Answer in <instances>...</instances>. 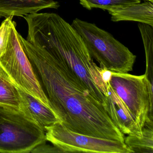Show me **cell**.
I'll return each instance as SVG.
<instances>
[{
    "label": "cell",
    "instance_id": "6da1fadb",
    "mask_svg": "<svg viewBox=\"0 0 153 153\" xmlns=\"http://www.w3.org/2000/svg\"><path fill=\"white\" fill-rule=\"evenodd\" d=\"M22 47L41 77L52 109L62 124L88 136L124 142V134L65 61L34 46L20 35Z\"/></svg>",
    "mask_w": 153,
    "mask_h": 153
},
{
    "label": "cell",
    "instance_id": "7a4b0ae2",
    "mask_svg": "<svg viewBox=\"0 0 153 153\" xmlns=\"http://www.w3.org/2000/svg\"><path fill=\"white\" fill-rule=\"evenodd\" d=\"M26 21L28 25L27 40L63 59L105 110L107 84L104 73L106 69L94 62L74 27L55 13H34L27 16Z\"/></svg>",
    "mask_w": 153,
    "mask_h": 153
},
{
    "label": "cell",
    "instance_id": "3957f363",
    "mask_svg": "<svg viewBox=\"0 0 153 153\" xmlns=\"http://www.w3.org/2000/svg\"><path fill=\"white\" fill-rule=\"evenodd\" d=\"M71 25L80 35L90 56L101 68L114 73L132 71L137 57L111 33L79 19H74Z\"/></svg>",
    "mask_w": 153,
    "mask_h": 153
},
{
    "label": "cell",
    "instance_id": "277c9868",
    "mask_svg": "<svg viewBox=\"0 0 153 153\" xmlns=\"http://www.w3.org/2000/svg\"><path fill=\"white\" fill-rule=\"evenodd\" d=\"M46 141L45 131L23 111L0 106L1 153H30Z\"/></svg>",
    "mask_w": 153,
    "mask_h": 153
},
{
    "label": "cell",
    "instance_id": "5b68a950",
    "mask_svg": "<svg viewBox=\"0 0 153 153\" xmlns=\"http://www.w3.org/2000/svg\"><path fill=\"white\" fill-rule=\"evenodd\" d=\"M16 26V22L12 21L6 51L0 57V65L17 86L52 109L33 65L19 42Z\"/></svg>",
    "mask_w": 153,
    "mask_h": 153
},
{
    "label": "cell",
    "instance_id": "8992f818",
    "mask_svg": "<svg viewBox=\"0 0 153 153\" xmlns=\"http://www.w3.org/2000/svg\"><path fill=\"white\" fill-rule=\"evenodd\" d=\"M109 83L143 128L153 120V84L146 74L135 76L111 72Z\"/></svg>",
    "mask_w": 153,
    "mask_h": 153
},
{
    "label": "cell",
    "instance_id": "52a82bcc",
    "mask_svg": "<svg viewBox=\"0 0 153 153\" xmlns=\"http://www.w3.org/2000/svg\"><path fill=\"white\" fill-rule=\"evenodd\" d=\"M45 131L46 140L63 153H132L124 142L77 133L60 122L46 127Z\"/></svg>",
    "mask_w": 153,
    "mask_h": 153
},
{
    "label": "cell",
    "instance_id": "ba28073f",
    "mask_svg": "<svg viewBox=\"0 0 153 153\" xmlns=\"http://www.w3.org/2000/svg\"><path fill=\"white\" fill-rule=\"evenodd\" d=\"M109 80L107 82V103L105 111L114 124L124 135H141L143 128L113 89Z\"/></svg>",
    "mask_w": 153,
    "mask_h": 153
},
{
    "label": "cell",
    "instance_id": "9c48e42d",
    "mask_svg": "<svg viewBox=\"0 0 153 153\" xmlns=\"http://www.w3.org/2000/svg\"><path fill=\"white\" fill-rule=\"evenodd\" d=\"M17 87L21 97L22 111L45 131L46 127L56 123L60 122L59 119L52 109L21 88L18 86Z\"/></svg>",
    "mask_w": 153,
    "mask_h": 153
},
{
    "label": "cell",
    "instance_id": "30bf717a",
    "mask_svg": "<svg viewBox=\"0 0 153 153\" xmlns=\"http://www.w3.org/2000/svg\"><path fill=\"white\" fill-rule=\"evenodd\" d=\"M54 0H0V17L24 16L45 9H57Z\"/></svg>",
    "mask_w": 153,
    "mask_h": 153
},
{
    "label": "cell",
    "instance_id": "8fae6325",
    "mask_svg": "<svg viewBox=\"0 0 153 153\" xmlns=\"http://www.w3.org/2000/svg\"><path fill=\"white\" fill-rule=\"evenodd\" d=\"M111 20L117 22L134 21L153 27V2L131 4L108 10Z\"/></svg>",
    "mask_w": 153,
    "mask_h": 153
},
{
    "label": "cell",
    "instance_id": "7c38bea8",
    "mask_svg": "<svg viewBox=\"0 0 153 153\" xmlns=\"http://www.w3.org/2000/svg\"><path fill=\"white\" fill-rule=\"evenodd\" d=\"M0 106L22 111V102L17 87L1 65Z\"/></svg>",
    "mask_w": 153,
    "mask_h": 153
},
{
    "label": "cell",
    "instance_id": "4fadbf2b",
    "mask_svg": "<svg viewBox=\"0 0 153 153\" xmlns=\"http://www.w3.org/2000/svg\"><path fill=\"white\" fill-rule=\"evenodd\" d=\"M124 143L132 153H153V121L146 122L141 135H128Z\"/></svg>",
    "mask_w": 153,
    "mask_h": 153
},
{
    "label": "cell",
    "instance_id": "5bb4252c",
    "mask_svg": "<svg viewBox=\"0 0 153 153\" xmlns=\"http://www.w3.org/2000/svg\"><path fill=\"white\" fill-rule=\"evenodd\" d=\"M145 49L146 57V74L148 79L153 84V27L139 23L138 25Z\"/></svg>",
    "mask_w": 153,
    "mask_h": 153
},
{
    "label": "cell",
    "instance_id": "9a60e30c",
    "mask_svg": "<svg viewBox=\"0 0 153 153\" xmlns=\"http://www.w3.org/2000/svg\"><path fill=\"white\" fill-rule=\"evenodd\" d=\"M79 1L82 7L88 10L99 8L108 11L123 6L140 3L141 0H79Z\"/></svg>",
    "mask_w": 153,
    "mask_h": 153
},
{
    "label": "cell",
    "instance_id": "2e32d148",
    "mask_svg": "<svg viewBox=\"0 0 153 153\" xmlns=\"http://www.w3.org/2000/svg\"><path fill=\"white\" fill-rule=\"evenodd\" d=\"M13 17L7 18L0 25V57L4 53L7 48Z\"/></svg>",
    "mask_w": 153,
    "mask_h": 153
},
{
    "label": "cell",
    "instance_id": "e0dca14e",
    "mask_svg": "<svg viewBox=\"0 0 153 153\" xmlns=\"http://www.w3.org/2000/svg\"><path fill=\"white\" fill-rule=\"evenodd\" d=\"M32 153H63L55 146L46 145V143L38 145L31 151Z\"/></svg>",
    "mask_w": 153,
    "mask_h": 153
},
{
    "label": "cell",
    "instance_id": "ac0fdd59",
    "mask_svg": "<svg viewBox=\"0 0 153 153\" xmlns=\"http://www.w3.org/2000/svg\"><path fill=\"white\" fill-rule=\"evenodd\" d=\"M144 1H150L153 2V0H144Z\"/></svg>",
    "mask_w": 153,
    "mask_h": 153
}]
</instances>
